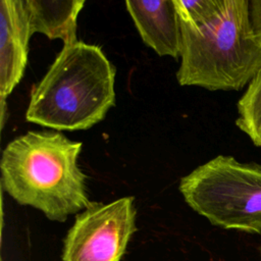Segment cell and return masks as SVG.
<instances>
[{
	"label": "cell",
	"mask_w": 261,
	"mask_h": 261,
	"mask_svg": "<svg viewBox=\"0 0 261 261\" xmlns=\"http://www.w3.org/2000/svg\"><path fill=\"white\" fill-rule=\"evenodd\" d=\"M82 147L59 132H28L14 138L1 156L3 190L18 204L64 222L92 203L87 175L77 165Z\"/></svg>",
	"instance_id": "obj_1"
},
{
	"label": "cell",
	"mask_w": 261,
	"mask_h": 261,
	"mask_svg": "<svg viewBox=\"0 0 261 261\" xmlns=\"http://www.w3.org/2000/svg\"><path fill=\"white\" fill-rule=\"evenodd\" d=\"M115 67L100 47L63 46L31 91L25 119L56 130L88 129L115 105Z\"/></svg>",
	"instance_id": "obj_2"
},
{
	"label": "cell",
	"mask_w": 261,
	"mask_h": 261,
	"mask_svg": "<svg viewBox=\"0 0 261 261\" xmlns=\"http://www.w3.org/2000/svg\"><path fill=\"white\" fill-rule=\"evenodd\" d=\"M180 29L176 79L181 86L239 91L261 68V41L248 0H220L209 19L198 25L180 22Z\"/></svg>",
	"instance_id": "obj_3"
},
{
	"label": "cell",
	"mask_w": 261,
	"mask_h": 261,
	"mask_svg": "<svg viewBox=\"0 0 261 261\" xmlns=\"http://www.w3.org/2000/svg\"><path fill=\"white\" fill-rule=\"evenodd\" d=\"M186 203L213 225L261 233V165L218 155L182 176Z\"/></svg>",
	"instance_id": "obj_4"
},
{
	"label": "cell",
	"mask_w": 261,
	"mask_h": 261,
	"mask_svg": "<svg viewBox=\"0 0 261 261\" xmlns=\"http://www.w3.org/2000/svg\"><path fill=\"white\" fill-rule=\"evenodd\" d=\"M135 198L92 202L75 215L62 248V261H120L137 231Z\"/></svg>",
	"instance_id": "obj_5"
},
{
	"label": "cell",
	"mask_w": 261,
	"mask_h": 261,
	"mask_svg": "<svg viewBox=\"0 0 261 261\" xmlns=\"http://www.w3.org/2000/svg\"><path fill=\"white\" fill-rule=\"evenodd\" d=\"M33 36L23 0L0 2V98L13 91L23 76L29 41Z\"/></svg>",
	"instance_id": "obj_6"
},
{
	"label": "cell",
	"mask_w": 261,
	"mask_h": 261,
	"mask_svg": "<svg viewBox=\"0 0 261 261\" xmlns=\"http://www.w3.org/2000/svg\"><path fill=\"white\" fill-rule=\"evenodd\" d=\"M125 6L147 46L159 56H180L181 29L173 0H128Z\"/></svg>",
	"instance_id": "obj_7"
},
{
	"label": "cell",
	"mask_w": 261,
	"mask_h": 261,
	"mask_svg": "<svg viewBox=\"0 0 261 261\" xmlns=\"http://www.w3.org/2000/svg\"><path fill=\"white\" fill-rule=\"evenodd\" d=\"M32 34L41 33L64 46L76 42V20L85 0H24Z\"/></svg>",
	"instance_id": "obj_8"
},
{
	"label": "cell",
	"mask_w": 261,
	"mask_h": 261,
	"mask_svg": "<svg viewBox=\"0 0 261 261\" xmlns=\"http://www.w3.org/2000/svg\"><path fill=\"white\" fill-rule=\"evenodd\" d=\"M237 126L252 142L261 147V68L249 83L247 91L238 102Z\"/></svg>",
	"instance_id": "obj_9"
},
{
	"label": "cell",
	"mask_w": 261,
	"mask_h": 261,
	"mask_svg": "<svg viewBox=\"0 0 261 261\" xmlns=\"http://www.w3.org/2000/svg\"><path fill=\"white\" fill-rule=\"evenodd\" d=\"M220 0H173L179 21L198 25L209 19L217 10Z\"/></svg>",
	"instance_id": "obj_10"
},
{
	"label": "cell",
	"mask_w": 261,
	"mask_h": 261,
	"mask_svg": "<svg viewBox=\"0 0 261 261\" xmlns=\"http://www.w3.org/2000/svg\"><path fill=\"white\" fill-rule=\"evenodd\" d=\"M250 12L254 31L261 41V0L250 1Z\"/></svg>",
	"instance_id": "obj_11"
}]
</instances>
